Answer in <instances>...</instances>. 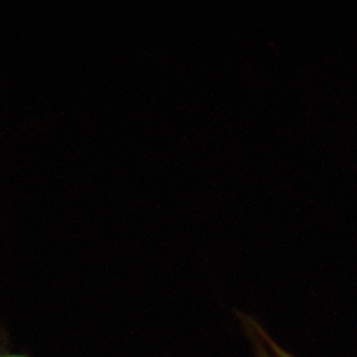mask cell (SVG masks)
<instances>
[{"mask_svg":"<svg viewBox=\"0 0 357 357\" xmlns=\"http://www.w3.org/2000/svg\"><path fill=\"white\" fill-rule=\"evenodd\" d=\"M267 342L270 347H271L275 357H293L291 354H289L287 351H283L281 347H279L278 345L275 344L274 342H272L271 340H269V338H268Z\"/></svg>","mask_w":357,"mask_h":357,"instance_id":"obj_1","label":"cell"},{"mask_svg":"<svg viewBox=\"0 0 357 357\" xmlns=\"http://www.w3.org/2000/svg\"><path fill=\"white\" fill-rule=\"evenodd\" d=\"M3 357H26V356H3Z\"/></svg>","mask_w":357,"mask_h":357,"instance_id":"obj_2","label":"cell"}]
</instances>
